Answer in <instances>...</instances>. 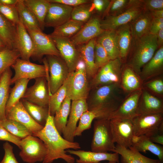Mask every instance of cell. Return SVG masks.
I'll return each mask as SVG.
<instances>
[{"instance_id": "1", "label": "cell", "mask_w": 163, "mask_h": 163, "mask_svg": "<svg viewBox=\"0 0 163 163\" xmlns=\"http://www.w3.org/2000/svg\"><path fill=\"white\" fill-rule=\"evenodd\" d=\"M54 116L49 113L45 126L40 131L32 134L43 142L47 149V154L43 162L52 163L59 158L67 163H74L75 158L66 154V149H79L80 144L77 142H70L62 137L55 127Z\"/></svg>"}, {"instance_id": "2", "label": "cell", "mask_w": 163, "mask_h": 163, "mask_svg": "<svg viewBox=\"0 0 163 163\" xmlns=\"http://www.w3.org/2000/svg\"><path fill=\"white\" fill-rule=\"evenodd\" d=\"M158 48L157 35L149 33L140 37H132L125 65L139 76L142 68L153 57Z\"/></svg>"}, {"instance_id": "3", "label": "cell", "mask_w": 163, "mask_h": 163, "mask_svg": "<svg viewBox=\"0 0 163 163\" xmlns=\"http://www.w3.org/2000/svg\"><path fill=\"white\" fill-rule=\"evenodd\" d=\"M120 85L112 84L94 89L89 102H87L88 110L100 111L106 117H109L120 104L113 99L115 92Z\"/></svg>"}, {"instance_id": "4", "label": "cell", "mask_w": 163, "mask_h": 163, "mask_svg": "<svg viewBox=\"0 0 163 163\" xmlns=\"http://www.w3.org/2000/svg\"><path fill=\"white\" fill-rule=\"evenodd\" d=\"M85 66L81 59L76 69L69 73L67 79V96L71 100L87 99L90 90Z\"/></svg>"}, {"instance_id": "5", "label": "cell", "mask_w": 163, "mask_h": 163, "mask_svg": "<svg viewBox=\"0 0 163 163\" xmlns=\"http://www.w3.org/2000/svg\"><path fill=\"white\" fill-rule=\"evenodd\" d=\"M94 123L91 151L98 152H112L115 148L110 126L107 119H96Z\"/></svg>"}, {"instance_id": "6", "label": "cell", "mask_w": 163, "mask_h": 163, "mask_svg": "<svg viewBox=\"0 0 163 163\" xmlns=\"http://www.w3.org/2000/svg\"><path fill=\"white\" fill-rule=\"evenodd\" d=\"M144 10L142 0H129L126 9L115 16H107L101 20L104 30H115L118 27L130 23Z\"/></svg>"}, {"instance_id": "7", "label": "cell", "mask_w": 163, "mask_h": 163, "mask_svg": "<svg viewBox=\"0 0 163 163\" xmlns=\"http://www.w3.org/2000/svg\"><path fill=\"white\" fill-rule=\"evenodd\" d=\"M123 62L120 58L110 60L99 69L91 80L90 88L112 84H120Z\"/></svg>"}, {"instance_id": "8", "label": "cell", "mask_w": 163, "mask_h": 163, "mask_svg": "<svg viewBox=\"0 0 163 163\" xmlns=\"http://www.w3.org/2000/svg\"><path fill=\"white\" fill-rule=\"evenodd\" d=\"M46 59L50 74L47 81L50 95L64 83L69 72L66 63L61 57L47 56Z\"/></svg>"}, {"instance_id": "9", "label": "cell", "mask_w": 163, "mask_h": 163, "mask_svg": "<svg viewBox=\"0 0 163 163\" xmlns=\"http://www.w3.org/2000/svg\"><path fill=\"white\" fill-rule=\"evenodd\" d=\"M20 149L19 156L27 163L43 161L47 154L46 146L42 141L33 135L21 139Z\"/></svg>"}, {"instance_id": "10", "label": "cell", "mask_w": 163, "mask_h": 163, "mask_svg": "<svg viewBox=\"0 0 163 163\" xmlns=\"http://www.w3.org/2000/svg\"><path fill=\"white\" fill-rule=\"evenodd\" d=\"M134 134L148 138L160 132H163V113L139 115L132 120Z\"/></svg>"}, {"instance_id": "11", "label": "cell", "mask_w": 163, "mask_h": 163, "mask_svg": "<svg viewBox=\"0 0 163 163\" xmlns=\"http://www.w3.org/2000/svg\"><path fill=\"white\" fill-rule=\"evenodd\" d=\"M43 62L44 65H40L32 63L30 60L18 58L11 66L15 72L14 77L11 79V84L21 79L30 80L42 77H47L48 69L46 59L44 58Z\"/></svg>"}, {"instance_id": "12", "label": "cell", "mask_w": 163, "mask_h": 163, "mask_svg": "<svg viewBox=\"0 0 163 163\" xmlns=\"http://www.w3.org/2000/svg\"><path fill=\"white\" fill-rule=\"evenodd\" d=\"M33 41L34 50L32 58L40 60L44 55L60 57L59 53L50 35L41 30H27Z\"/></svg>"}, {"instance_id": "13", "label": "cell", "mask_w": 163, "mask_h": 163, "mask_svg": "<svg viewBox=\"0 0 163 163\" xmlns=\"http://www.w3.org/2000/svg\"><path fill=\"white\" fill-rule=\"evenodd\" d=\"M110 120L114 142L126 148L131 146L134 136L131 120L113 118Z\"/></svg>"}, {"instance_id": "14", "label": "cell", "mask_w": 163, "mask_h": 163, "mask_svg": "<svg viewBox=\"0 0 163 163\" xmlns=\"http://www.w3.org/2000/svg\"><path fill=\"white\" fill-rule=\"evenodd\" d=\"M50 35L60 57L67 65L69 73L74 72L81 59L80 54L76 46L70 39Z\"/></svg>"}, {"instance_id": "15", "label": "cell", "mask_w": 163, "mask_h": 163, "mask_svg": "<svg viewBox=\"0 0 163 163\" xmlns=\"http://www.w3.org/2000/svg\"><path fill=\"white\" fill-rule=\"evenodd\" d=\"M46 78L35 79L34 84L27 88L22 98L35 104L48 108L50 94Z\"/></svg>"}, {"instance_id": "16", "label": "cell", "mask_w": 163, "mask_h": 163, "mask_svg": "<svg viewBox=\"0 0 163 163\" xmlns=\"http://www.w3.org/2000/svg\"><path fill=\"white\" fill-rule=\"evenodd\" d=\"M142 88L131 92L111 113L108 119L120 118L132 120L138 115V105Z\"/></svg>"}, {"instance_id": "17", "label": "cell", "mask_w": 163, "mask_h": 163, "mask_svg": "<svg viewBox=\"0 0 163 163\" xmlns=\"http://www.w3.org/2000/svg\"><path fill=\"white\" fill-rule=\"evenodd\" d=\"M86 99L72 101L69 119L63 133V137L70 142H74V133L77 123L84 112L88 110Z\"/></svg>"}, {"instance_id": "18", "label": "cell", "mask_w": 163, "mask_h": 163, "mask_svg": "<svg viewBox=\"0 0 163 163\" xmlns=\"http://www.w3.org/2000/svg\"><path fill=\"white\" fill-rule=\"evenodd\" d=\"M101 20L99 16H92L78 32L70 39L77 46L96 38L104 30L101 27Z\"/></svg>"}, {"instance_id": "19", "label": "cell", "mask_w": 163, "mask_h": 163, "mask_svg": "<svg viewBox=\"0 0 163 163\" xmlns=\"http://www.w3.org/2000/svg\"><path fill=\"white\" fill-rule=\"evenodd\" d=\"M14 49L18 50L21 59L29 61L34 52L32 39L21 21L16 25Z\"/></svg>"}, {"instance_id": "20", "label": "cell", "mask_w": 163, "mask_h": 163, "mask_svg": "<svg viewBox=\"0 0 163 163\" xmlns=\"http://www.w3.org/2000/svg\"><path fill=\"white\" fill-rule=\"evenodd\" d=\"M73 8L60 3H50L45 20V27L55 28L67 21L71 19Z\"/></svg>"}, {"instance_id": "21", "label": "cell", "mask_w": 163, "mask_h": 163, "mask_svg": "<svg viewBox=\"0 0 163 163\" xmlns=\"http://www.w3.org/2000/svg\"><path fill=\"white\" fill-rule=\"evenodd\" d=\"M8 120L21 123L32 134L41 130L44 127L37 123L30 116L20 100L6 114Z\"/></svg>"}, {"instance_id": "22", "label": "cell", "mask_w": 163, "mask_h": 163, "mask_svg": "<svg viewBox=\"0 0 163 163\" xmlns=\"http://www.w3.org/2000/svg\"><path fill=\"white\" fill-rule=\"evenodd\" d=\"M66 152L77 156V163H99L103 161H108L119 163V155L113 152H98L83 150L68 149Z\"/></svg>"}, {"instance_id": "23", "label": "cell", "mask_w": 163, "mask_h": 163, "mask_svg": "<svg viewBox=\"0 0 163 163\" xmlns=\"http://www.w3.org/2000/svg\"><path fill=\"white\" fill-rule=\"evenodd\" d=\"M161 113H163L162 100L143 88L138 105V115Z\"/></svg>"}, {"instance_id": "24", "label": "cell", "mask_w": 163, "mask_h": 163, "mask_svg": "<svg viewBox=\"0 0 163 163\" xmlns=\"http://www.w3.org/2000/svg\"><path fill=\"white\" fill-rule=\"evenodd\" d=\"M163 70V46L157 50L151 59L142 68L139 77L143 82L162 73Z\"/></svg>"}, {"instance_id": "25", "label": "cell", "mask_w": 163, "mask_h": 163, "mask_svg": "<svg viewBox=\"0 0 163 163\" xmlns=\"http://www.w3.org/2000/svg\"><path fill=\"white\" fill-rule=\"evenodd\" d=\"M96 38L87 43L77 46L81 59L84 62L88 80H91L97 73L98 69L94 62V48Z\"/></svg>"}, {"instance_id": "26", "label": "cell", "mask_w": 163, "mask_h": 163, "mask_svg": "<svg viewBox=\"0 0 163 163\" xmlns=\"http://www.w3.org/2000/svg\"><path fill=\"white\" fill-rule=\"evenodd\" d=\"M112 152L120 155L121 163H161L158 159L143 155L131 146L126 148L117 144Z\"/></svg>"}, {"instance_id": "27", "label": "cell", "mask_w": 163, "mask_h": 163, "mask_svg": "<svg viewBox=\"0 0 163 163\" xmlns=\"http://www.w3.org/2000/svg\"><path fill=\"white\" fill-rule=\"evenodd\" d=\"M106 51L110 60L119 58L115 30H104L96 38Z\"/></svg>"}, {"instance_id": "28", "label": "cell", "mask_w": 163, "mask_h": 163, "mask_svg": "<svg viewBox=\"0 0 163 163\" xmlns=\"http://www.w3.org/2000/svg\"><path fill=\"white\" fill-rule=\"evenodd\" d=\"M153 19L152 12L144 9L129 23L133 37H140L149 33Z\"/></svg>"}, {"instance_id": "29", "label": "cell", "mask_w": 163, "mask_h": 163, "mask_svg": "<svg viewBox=\"0 0 163 163\" xmlns=\"http://www.w3.org/2000/svg\"><path fill=\"white\" fill-rule=\"evenodd\" d=\"M131 146L139 152L149 151L157 156L161 163H163V147L151 141L145 136H134Z\"/></svg>"}, {"instance_id": "30", "label": "cell", "mask_w": 163, "mask_h": 163, "mask_svg": "<svg viewBox=\"0 0 163 163\" xmlns=\"http://www.w3.org/2000/svg\"><path fill=\"white\" fill-rule=\"evenodd\" d=\"M116 34L119 58L126 60L131 46L132 36L129 24L118 27L115 30Z\"/></svg>"}, {"instance_id": "31", "label": "cell", "mask_w": 163, "mask_h": 163, "mask_svg": "<svg viewBox=\"0 0 163 163\" xmlns=\"http://www.w3.org/2000/svg\"><path fill=\"white\" fill-rule=\"evenodd\" d=\"M123 89L127 92L143 88L142 82L133 69L125 64L123 66L120 84Z\"/></svg>"}, {"instance_id": "32", "label": "cell", "mask_w": 163, "mask_h": 163, "mask_svg": "<svg viewBox=\"0 0 163 163\" xmlns=\"http://www.w3.org/2000/svg\"><path fill=\"white\" fill-rule=\"evenodd\" d=\"M23 2L37 18L41 30H43L45 27V18L50 3L48 0H23Z\"/></svg>"}, {"instance_id": "33", "label": "cell", "mask_w": 163, "mask_h": 163, "mask_svg": "<svg viewBox=\"0 0 163 163\" xmlns=\"http://www.w3.org/2000/svg\"><path fill=\"white\" fill-rule=\"evenodd\" d=\"M12 75V72L9 68L0 77V118L1 120L6 119L5 108L10 94Z\"/></svg>"}, {"instance_id": "34", "label": "cell", "mask_w": 163, "mask_h": 163, "mask_svg": "<svg viewBox=\"0 0 163 163\" xmlns=\"http://www.w3.org/2000/svg\"><path fill=\"white\" fill-rule=\"evenodd\" d=\"M16 7L20 20L27 30H41L37 18L24 5L23 0H18Z\"/></svg>"}, {"instance_id": "35", "label": "cell", "mask_w": 163, "mask_h": 163, "mask_svg": "<svg viewBox=\"0 0 163 163\" xmlns=\"http://www.w3.org/2000/svg\"><path fill=\"white\" fill-rule=\"evenodd\" d=\"M71 101L66 96L54 116L55 126L61 135L63 133L67 123L71 109Z\"/></svg>"}, {"instance_id": "36", "label": "cell", "mask_w": 163, "mask_h": 163, "mask_svg": "<svg viewBox=\"0 0 163 163\" xmlns=\"http://www.w3.org/2000/svg\"><path fill=\"white\" fill-rule=\"evenodd\" d=\"M16 26L0 14V38L7 47L14 49Z\"/></svg>"}, {"instance_id": "37", "label": "cell", "mask_w": 163, "mask_h": 163, "mask_svg": "<svg viewBox=\"0 0 163 163\" xmlns=\"http://www.w3.org/2000/svg\"><path fill=\"white\" fill-rule=\"evenodd\" d=\"M29 80L27 79H21L14 83V85L11 90L6 104L5 115L11 108L22 98L27 88Z\"/></svg>"}, {"instance_id": "38", "label": "cell", "mask_w": 163, "mask_h": 163, "mask_svg": "<svg viewBox=\"0 0 163 163\" xmlns=\"http://www.w3.org/2000/svg\"><path fill=\"white\" fill-rule=\"evenodd\" d=\"M21 100L32 118L37 123L44 127L49 114L48 108L35 104L23 99L21 98Z\"/></svg>"}, {"instance_id": "39", "label": "cell", "mask_w": 163, "mask_h": 163, "mask_svg": "<svg viewBox=\"0 0 163 163\" xmlns=\"http://www.w3.org/2000/svg\"><path fill=\"white\" fill-rule=\"evenodd\" d=\"M84 24L70 19L62 24L54 28L50 35L70 39L78 32Z\"/></svg>"}, {"instance_id": "40", "label": "cell", "mask_w": 163, "mask_h": 163, "mask_svg": "<svg viewBox=\"0 0 163 163\" xmlns=\"http://www.w3.org/2000/svg\"><path fill=\"white\" fill-rule=\"evenodd\" d=\"M20 57L19 52L15 49H11L6 47L0 52V77Z\"/></svg>"}, {"instance_id": "41", "label": "cell", "mask_w": 163, "mask_h": 163, "mask_svg": "<svg viewBox=\"0 0 163 163\" xmlns=\"http://www.w3.org/2000/svg\"><path fill=\"white\" fill-rule=\"evenodd\" d=\"M67 80L54 94L50 95L48 109L50 115L54 116L67 96Z\"/></svg>"}, {"instance_id": "42", "label": "cell", "mask_w": 163, "mask_h": 163, "mask_svg": "<svg viewBox=\"0 0 163 163\" xmlns=\"http://www.w3.org/2000/svg\"><path fill=\"white\" fill-rule=\"evenodd\" d=\"M100 115L99 111L96 110H88L84 112L80 119L74 133V136H81L84 131L90 129L92 121L95 119H100Z\"/></svg>"}, {"instance_id": "43", "label": "cell", "mask_w": 163, "mask_h": 163, "mask_svg": "<svg viewBox=\"0 0 163 163\" xmlns=\"http://www.w3.org/2000/svg\"><path fill=\"white\" fill-rule=\"evenodd\" d=\"M0 125L10 133L21 139L32 135L25 126L16 121L6 119L1 121Z\"/></svg>"}, {"instance_id": "44", "label": "cell", "mask_w": 163, "mask_h": 163, "mask_svg": "<svg viewBox=\"0 0 163 163\" xmlns=\"http://www.w3.org/2000/svg\"><path fill=\"white\" fill-rule=\"evenodd\" d=\"M93 12L91 2L82 4L73 7L71 19L85 23L91 17Z\"/></svg>"}, {"instance_id": "45", "label": "cell", "mask_w": 163, "mask_h": 163, "mask_svg": "<svg viewBox=\"0 0 163 163\" xmlns=\"http://www.w3.org/2000/svg\"><path fill=\"white\" fill-rule=\"evenodd\" d=\"M129 0H110L109 5L103 16H115L120 13L127 8Z\"/></svg>"}, {"instance_id": "46", "label": "cell", "mask_w": 163, "mask_h": 163, "mask_svg": "<svg viewBox=\"0 0 163 163\" xmlns=\"http://www.w3.org/2000/svg\"><path fill=\"white\" fill-rule=\"evenodd\" d=\"M94 58L95 65L98 69L110 60L105 49L96 41L94 48Z\"/></svg>"}, {"instance_id": "47", "label": "cell", "mask_w": 163, "mask_h": 163, "mask_svg": "<svg viewBox=\"0 0 163 163\" xmlns=\"http://www.w3.org/2000/svg\"><path fill=\"white\" fill-rule=\"evenodd\" d=\"M0 14L15 26L20 21L16 6L0 4Z\"/></svg>"}, {"instance_id": "48", "label": "cell", "mask_w": 163, "mask_h": 163, "mask_svg": "<svg viewBox=\"0 0 163 163\" xmlns=\"http://www.w3.org/2000/svg\"><path fill=\"white\" fill-rule=\"evenodd\" d=\"M145 88L155 94L161 96L163 94V81L161 78L154 79L145 83Z\"/></svg>"}, {"instance_id": "49", "label": "cell", "mask_w": 163, "mask_h": 163, "mask_svg": "<svg viewBox=\"0 0 163 163\" xmlns=\"http://www.w3.org/2000/svg\"><path fill=\"white\" fill-rule=\"evenodd\" d=\"M5 155L0 163H19L17 161L13 151V147L8 142L3 145Z\"/></svg>"}, {"instance_id": "50", "label": "cell", "mask_w": 163, "mask_h": 163, "mask_svg": "<svg viewBox=\"0 0 163 163\" xmlns=\"http://www.w3.org/2000/svg\"><path fill=\"white\" fill-rule=\"evenodd\" d=\"M21 140V139L10 133L0 124V140L11 142L20 148Z\"/></svg>"}, {"instance_id": "51", "label": "cell", "mask_w": 163, "mask_h": 163, "mask_svg": "<svg viewBox=\"0 0 163 163\" xmlns=\"http://www.w3.org/2000/svg\"><path fill=\"white\" fill-rule=\"evenodd\" d=\"M109 0H91L93 11H95L99 14L103 16L106 11L110 3Z\"/></svg>"}, {"instance_id": "52", "label": "cell", "mask_w": 163, "mask_h": 163, "mask_svg": "<svg viewBox=\"0 0 163 163\" xmlns=\"http://www.w3.org/2000/svg\"><path fill=\"white\" fill-rule=\"evenodd\" d=\"M144 9L151 12L163 9V0H142Z\"/></svg>"}, {"instance_id": "53", "label": "cell", "mask_w": 163, "mask_h": 163, "mask_svg": "<svg viewBox=\"0 0 163 163\" xmlns=\"http://www.w3.org/2000/svg\"><path fill=\"white\" fill-rule=\"evenodd\" d=\"M48 1L50 3H60L72 7L91 2V0H48Z\"/></svg>"}, {"instance_id": "54", "label": "cell", "mask_w": 163, "mask_h": 163, "mask_svg": "<svg viewBox=\"0 0 163 163\" xmlns=\"http://www.w3.org/2000/svg\"><path fill=\"white\" fill-rule=\"evenodd\" d=\"M163 28V18H153L152 21L149 33L157 35L159 31Z\"/></svg>"}, {"instance_id": "55", "label": "cell", "mask_w": 163, "mask_h": 163, "mask_svg": "<svg viewBox=\"0 0 163 163\" xmlns=\"http://www.w3.org/2000/svg\"><path fill=\"white\" fill-rule=\"evenodd\" d=\"M148 138L151 141L155 143L163 145V132H159Z\"/></svg>"}, {"instance_id": "56", "label": "cell", "mask_w": 163, "mask_h": 163, "mask_svg": "<svg viewBox=\"0 0 163 163\" xmlns=\"http://www.w3.org/2000/svg\"><path fill=\"white\" fill-rule=\"evenodd\" d=\"M158 48L163 46V28L161 29L157 34Z\"/></svg>"}, {"instance_id": "57", "label": "cell", "mask_w": 163, "mask_h": 163, "mask_svg": "<svg viewBox=\"0 0 163 163\" xmlns=\"http://www.w3.org/2000/svg\"><path fill=\"white\" fill-rule=\"evenodd\" d=\"M18 0H0V4L11 6H16Z\"/></svg>"}, {"instance_id": "58", "label": "cell", "mask_w": 163, "mask_h": 163, "mask_svg": "<svg viewBox=\"0 0 163 163\" xmlns=\"http://www.w3.org/2000/svg\"><path fill=\"white\" fill-rule=\"evenodd\" d=\"M153 18H163V9L151 12Z\"/></svg>"}, {"instance_id": "59", "label": "cell", "mask_w": 163, "mask_h": 163, "mask_svg": "<svg viewBox=\"0 0 163 163\" xmlns=\"http://www.w3.org/2000/svg\"><path fill=\"white\" fill-rule=\"evenodd\" d=\"M6 47H7L5 44L0 38V52Z\"/></svg>"}, {"instance_id": "60", "label": "cell", "mask_w": 163, "mask_h": 163, "mask_svg": "<svg viewBox=\"0 0 163 163\" xmlns=\"http://www.w3.org/2000/svg\"><path fill=\"white\" fill-rule=\"evenodd\" d=\"M105 163H117L116 162H114V161H109L108 162H106Z\"/></svg>"}, {"instance_id": "61", "label": "cell", "mask_w": 163, "mask_h": 163, "mask_svg": "<svg viewBox=\"0 0 163 163\" xmlns=\"http://www.w3.org/2000/svg\"><path fill=\"white\" fill-rule=\"evenodd\" d=\"M1 120L0 118V123H1Z\"/></svg>"}, {"instance_id": "62", "label": "cell", "mask_w": 163, "mask_h": 163, "mask_svg": "<svg viewBox=\"0 0 163 163\" xmlns=\"http://www.w3.org/2000/svg\"><path fill=\"white\" fill-rule=\"evenodd\" d=\"M43 163H45L43 161Z\"/></svg>"}, {"instance_id": "63", "label": "cell", "mask_w": 163, "mask_h": 163, "mask_svg": "<svg viewBox=\"0 0 163 163\" xmlns=\"http://www.w3.org/2000/svg\"><path fill=\"white\" fill-rule=\"evenodd\" d=\"M99 163H101V162H99Z\"/></svg>"}]
</instances>
